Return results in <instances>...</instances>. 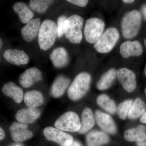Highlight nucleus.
I'll return each mask as SVG.
<instances>
[{
	"instance_id": "5701e85b",
	"label": "nucleus",
	"mask_w": 146,
	"mask_h": 146,
	"mask_svg": "<svg viewBox=\"0 0 146 146\" xmlns=\"http://www.w3.org/2000/svg\"><path fill=\"white\" fill-rule=\"evenodd\" d=\"M24 101L28 108H35L43 104L44 98L40 91L32 90L25 94Z\"/></svg>"
},
{
	"instance_id": "4468645a",
	"label": "nucleus",
	"mask_w": 146,
	"mask_h": 146,
	"mask_svg": "<svg viewBox=\"0 0 146 146\" xmlns=\"http://www.w3.org/2000/svg\"><path fill=\"white\" fill-rule=\"evenodd\" d=\"M4 58L9 63L16 65H26L29 61V57L23 50L9 49L3 54Z\"/></svg>"
},
{
	"instance_id": "0eeeda50",
	"label": "nucleus",
	"mask_w": 146,
	"mask_h": 146,
	"mask_svg": "<svg viewBox=\"0 0 146 146\" xmlns=\"http://www.w3.org/2000/svg\"><path fill=\"white\" fill-rule=\"evenodd\" d=\"M105 27L104 22L100 18H91L85 23L84 35L86 42L95 44L103 33Z\"/></svg>"
},
{
	"instance_id": "423d86ee",
	"label": "nucleus",
	"mask_w": 146,
	"mask_h": 146,
	"mask_svg": "<svg viewBox=\"0 0 146 146\" xmlns=\"http://www.w3.org/2000/svg\"><path fill=\"white\" fill-rule=\"evenodd\" d=\"M55 127L63 131L77 132L80 128V121L76 112L69 111L60 116L54 123Z\"/></svg>"
},
{
	"instance_id": "dca6fc26",
	"label": "nucleus",
	"mask_w": 146,
	"mask_h": 146,
	"mask_svg": "<svg viewBox=\"0 0 146 146\" xmlns=\"http://www.w3.org/2000/svg\"><path fill=\"white\" fill-rule=\"evenodd\" d=\"M41 112L38 108H23L17 111L15 118L19 122L31 124L41 116Z\"/></svg>"
},
{
	"instance_id": "20e7f679",
	"label": "nucleus",
	"mask_w": 146,
	"mask_h": 146,
	"mask_svg": "<svg viewBox=\"0 0 146 146\" xmlns=\"http://www.w3.org/2000/svg\"><path fill=\"white\" fill-rule=\"evenodd\" d=\"M83 24V18L76 14L72 15L66 19L64 23V34L71 43L78 44L81 42Z\"/></svg>"
},
{
	"instance_id": "2eb2a0df",
	"label": "nucleus",
	"mask_w": 146,
	"mask_h": 146,
	"mask_svg": "<svg viewBox=\"0 0 146 146\" xmlns=\"http://www.w3.org/2000/svg\"><path fill=\"white\" fill-rule=\"evenodd\" d=\"M41 23L40 18L33 19L22 28L21 34L26 42H31L37 36L41 26Z\"/></svg>"
},
{
	"instance_id": "c9c22d12",
	"label": "nucleus",
	"mask_w": 146,
	"mask_h": 146,
	"mask_svg": "<svg viewBox=\"0 0 146 146\" xmlns=\"http://www.w3.org/2000/svg\"><path fill=\"white\" fill-rule=\"evenodd\" d=\"M122 1L125 3L129 4L133 3L134 1H133V0H123Z\"/></svg>"
},
{
	"instance_id": "72a5a7b5",
	"label": "nucleus",
	"mask_w": 146,
	"mask_h": 146,
	"mask_svg": "<svg viewBox=\"0 0 146 146\" xmlns=\"http://www.w3.org/2000/svg\"><path fill=\"white\" fill-rule=\"evenodd\" d=\"M68 146H83L82 145L81 143H80V142H79L78 141H73V143H72V144L71 145H70Z\"/></svg>"
},
{
	"instance_id": "7ed1b4c3",
	"label": "nucleus",
	"mask_w": 146,
	"mask_h": 146,
	"mask_svg": "<svg viewBox=\"0 0 146 146\" xmlns=\"http://www.w3.org/2000/svg\"><path fill=\"white\" fill-rule=\"evenodd\" d=\"M57 36L56 24L54 21L46 20L40 26L38 35V43L40 48L47 50L52 46Z\"/></svg>"
},
{
	"instance_id": "ea45409f",
	"label": "nucleus",
	"mask_w": 146,
	"mask_h": 146,
	"mask_svg": "<svg viewBox=\"0 0 146 146\" xmlns=\"http://www.w3.org/2000/svg\"><path fill=\"white\" fill-rule=\"evenodd\" d=\"M145 92L146 94V88H145Z\"/></svg>"
},
{
	"instance_id": "2f4dec72",
	"label": "nucleus",
	"mask_w": 146,
	"mask_h": 146,
	"mask_svg": "<svg viewBox=\"0 0 146 146\" xmlns=\"http://www.w3.org/2000/svg\"><path fill=\"white\" fill-rule=\"evenodd\" d=\"M5 137V133L3 129L0 127V141L3 140Z\"/></svg>"
},
{
	"instance_id": "e433bc0d",
	"label": "nucleus",
	"mask_w": 146,
	"mask_h": 146,
	"mask_svg": "<svg viewBox=\"0 0 146 146\" xmlns=\"http://www.w3.org/2000/svg\"><path fill=\"white\" fill-rule=\"evenodd\" d=\"M3 42L2 40L0 37V52H1V49L2 47L3 46ZM0 60H1V56H0Z\"/></svg>"
},
{
	"instance_id": "cd10ccee",
	"label": "nucleus",
	"mask_w": 146,
	"mask_h": 146,
	"mask_svg": "<svg viewBox=\"0 0 146 146\" xmlns=\"http://www.w3.org/2000/svg\"><path fill=\"white\" fill-rule=\"evenodd\" d=\"M54 2L51 0H31L30 1V8L37 13H45L51 5Z\"/></svg>"
},
{
	"instance_id": "bb28decb",
	"label": "nucleus",
	"mask_w": 146,
	"mask_h": 146,
	"mask_svg": "<svg viewBox=\"0 0 146 146\" xmlns=\"http://www.w3.org/2000/svg\"><path fill=\"white\" fill-rule=\"evenodd\" d=\"M97 102L100 107L110 114H115L117 111L115 102L106 94L99 95L97 98Z\"/></svg>"
},
{
	"instance_id": "f8f14e48",
	"label": "nucleus",
	"mask_w": 146,
	"mask_h": 146,
	"mask_svg": "<svg viewBox=\"0 0 146 146\" xmlns=\"http://www.w3.org/2000/svg\"><path fill=\"white\" fill-rule=\"evenodd\" d=\"M42 77V72L36 68H31L26 70L21 74L19 82L24 88L31 87L35 83L40 81Z\"/></svg>"
},
{
	"instance_id": "f3484780",
	"label": "nucleus",
	"mask_w": 146,
	"mask_h": 146,
	"mask_svg": "<svg viewBox=\"0 0 146 146\" xmlns=\"http://www.w3.org/2000/svg\"><path fill=\"white\" fill-rule=\"evenodd\" d=\"M70 83V80L63 75L58 76L55 79L50 89V94L53 97L58 98L65 93Z\"/></svg>"
},
{
	"instance_id": "a878e982",
	"label": "nucleus",
	"mask_w": 146,
	"mask_h": 146,
	"mask_svg": "<svg viewBox=\"0 0 146 146\" xmlns=\"http://www.w3.org/2000/svg\"><path fill=\"white\" fill-rule=\"evenodd\" d=\"M146 108L145 102L140 98H137L131 106L128 113V117L131 119H137L145 112Z\"/></svg>"
},
{
	"instance_id": "a211bd4d",
	"label": "nucleus",
	"mask_w": 146,
	"mask_h": 146,
	"mask_svg": "<svg viewBox=\"0 0 146 146\" xmlns=\"http://www.w3.org/2000/svg\"><path fill=\"white\" fill-rule=\"evenodd\" d=\"M1 91L5 96L11 98L17 103H21L23 99V89L12 82L5 84L2 87Z\"/></svg>"
},
{
	"instance_id": "4be33fe9",
	"label": "nucleus",
	"mask_w": 146,
	"mask_h": 146,
	"mask_svg": "<svg viewBox=\"0 0 146 146\" xmlns=\"http://www.w3.org/2000/svg\"><path fill=\"white\" fill-rule=\"evenodd\" d=\"M146 130L145 125H139L126 131L124 136L126 140L129 142H142L146 140Z\"/></svg>"
},
{
	"instance_id": "aec40b11",
	"label": "nucleus",
	"mask_w": 146,
	"mask_h": 146,
	"mask_svg": "<svg viewBox=\"0 0 146 146\" xmlns=\"http://www.w3.org/2000/svg\"><path fill=\"white\" fill-rule=\"evenodd\" d=\"M50 58L55 67L61 68L68 65L69 57L67 50L63 47L55 49L50 55Z\"/></svg>"
},
{
	"instance_id": "f704fd0d",
	"label": "nucleus",
	"mask_w": 146,
	"mask_h": 146,
	"mask_svg": "<svg viewBox=\"0 0 146 146\" xmlns=\"http://www.w3.org/2000/svg\"><path fill=\"white\" fill-rule=\"evenodd\" d=\"M137 145L138 146H146V141L138 142L137 143Z\"/></svg>"
},
{
	"instance_id": "b1692460",
	"label": "nucleus",
	"mask_w": 146,
	"mask_h": 146,
	"mask_svg": "<svg viewBox=\"0 0 146 146\" xmlns=\"http://www.w3.org/2000/svg\"><path fill=\"white\" fill-rule=\"evenodd\" d=\"M13 8L23 23H27L34 17V14L32 11L25 3H16L13 5Z\"/></svg>"
},
{
	"instance_id": "f03ea898",
	"label": "nucleus",
	"mask_w": 146,
	"mask_h": 146,
	"mask_svg": "<svg viewBox=\"0 0 146 146\" xmlns=\"http://www.w3.org/2000/svg\"><path fill=\"white\" fill-rule=\"evenodd\" d=\"M142 17L137 10H133L125 14L121 22L122 33L125 39L136 36L141 28Z\"/></svg>"
},
{
	"instance_id": "6e6552de",
	"label": "nucleus",
	"mask_w": 146,
	"mask_h": 146,
	"mask_svg": "<svg viewBox=\"0 0 146 146\" xmlns=\"http://www.w3.org/2000/svg\"><path fill=\"white\" fill-rule=\"evenodd\" d=\"M44 134L47 140L62 146L70 145L74 141L72 136L56 128L48 127L44 130Z\"/></svg>"
},
{
	"instance_id": "473e14b6",
	"label": "nucleus",
	"mask_w": 146,
	"mask_h": 146,
	"mask_svg": "<svg viewBox=\"0 0 146 146\" xmlns=\"http://www.w3.org/2000/svg\"><path fill=\"white\" fill-rule=\"evenodd\" d=\"M140 121H141V123L146 124V111L144 112V114L142 115V116L141 118V119H140Z\"/></svg>"
},
{
	"instance_id": "58836bf2",
	"label": "nucleus",
	"mask_w": 146,
	"mask_h": 146,
	"mask_svg": "<svg viewBox=\"0 0 146 146\" xmlns=\"http://www.w3.org/2000/svg\"><path fill=\"white\" fill-rule=\"evenodd\" d=\"M145 76H146V65L145 68Z\"/></svg>"
},
{
	"instance_id": "39448f33",
	"label": "nucleus",
	"mask_w": 146,
	"mask_h": 146,
	"mask_svg": "<svg viewBox=\"0 0 146 146\" xmlns=\"http://www.w3.org/2000/svg\"><path fill=\"white\" fill-rule=\"evenodd\" d=\"M119 37V33L117 29L110 27L102 33L95 43L94 48L100 53L110 52L115 46Z\"/></svg>"
},
{
	"instance_id": "c85d7f7f",
	"label": "nucleus",
	"mask_w": 146,
	"mask_h": 146,
	"mask_svg": "<svg viewBox=\"0 0 146 146\" xmlns=\"http://www.w3.org/2000/svg\"><path fill=\"white\" fill-rule=\"evenodd\" d=\"M133 101L132 100H126L121 103L117 108V113L119 117L121 119L125 120L127 116Z\"/></svg>"
},
{
	"instance_id": "9b49d317",
	"label": "nucleus",
	"mask_w": 146,
	"mask_h": 146,
	"mask_svg": "<svg viewBox=\"0 0 146 146\" xmlns=\"http://www.w3.org/2000/svg\"><path fill=\"white\" fill-rule=\"evenodd\" d=\"M95 117L97 124L103 130L112 134L116 133L117 126L110 115L97 110L95 112Z\"/></svg>"
},
{
	"instance_id": "7c9ffc66",
	"label": "nucleus",
	"mask_w": 146,
	"mask_h": 146,
	"mask_svg": "<svg viewBox=\"0 0 146 146\" xmlns=\"http://www.w3.org/2000/svg\"><path fill=\"white\" fill-rule=\"evenodd\" d=\"M67 1L80 7H85L89 3L87 0H68Z\"/></svg>"
},
{
	"instance_id": "6ab92c4d",
	"label": "nucleus",
	"mask_w": 146,
	"mask_h": 146,
	"mask_svg": "<svg viewBox=\"0 0 146 146\" xmlns=\"http://www.w3.org/2000/svg\"><path fill=\"white\" fill-rule=\"evenodd\" d=\"M86 140L88 146H101L108 143L110 139L108 135L103 131L94 130L88 132Z\"/></svg>"
},
{
	"instance_id": "a19ab883",
	"label": "nucleus",
	"mask_w": 146,
	"mask_h": 146,
	"mask_svg": "<svg viewBox=\"0 0 146 146\" xmlns=\"http://www.w3.org/2000/svg\"><path fill=\"white\" fill-rule=\"evenodd\" d=\"M21 146V145H17V146Z\"/></svg>"
},
{
	"instance_id": "c756f323",
	"label": "nucleus",
	"mask_w": 146,
	"mask_h": 146,
	"mask_svg": "<svg viewBox=\"0 0 146 146\" xmlns=\"http://www.w3.org/2000/svg\"><path fill=\"white\" fill-rule=\"evenodd\" d=\"M67 18V17L64 15L59 16L58 18L56 26H57V37L58 38L62 37L64 34V23Z\"/></svg>"
},
{
	"instance_id": "f257e3e1",
	"label": "nucleus",
	"mask_w": 146,
	"mask_h": 146,
	"mask_svg": "<svg viewBox=\"0 0 146 146\" xmlns=\"http://www.w3.org/2000/svg\"><path fill=\"white\" fill-rule=\"evenodd\" d=\"M91 77L89 73H79L74 79L68 91V98L72 101H77L87 93L90 88Z\"/></svg>"
},
{
	"instance_id": "412c9836",
	"label": "nucleus",
	"mask_w": 146,
	"mask_h": 146,
	"mask_svg": "<svg viewBox=\"0 0 146 146\" xmlns=\"http://www.w3.org/2000/svg\"><path fill=\"white\" fill-rule=\"evenodd\" d=\"M96 123V118L92 110L89 108L84 109L81 116L80 128L79 133L83 134L88 132L94 127Z\"/></svg>"
},
{
	"instance_id": "4c0bfd02",
	"label": "nucleus",
	"mask_w": 146,
	"mask_h": 146,
	"mask_svg": "<svg viewBox=\"0 0 146 146\" xmlns=\"http://www.w3.org/2000/svg\"><path fill=\"white\" fill-rule=\"evenodd\" d=\"M144 44H145V46L146 47V38L145 39V41H144Z\"/></svg>"
},
{
	"instance_id": "9d476101",
	"label": "nucleus",
	"mask_w": 146,
	"mask_h": 146,
	"mask_svg": "<svg viewBox=\"0 0 146 146\" xmlns=\"http://www.w3.org/2000/svg\"><path fill=\"white\" fill-rule=\"evenodd\" d=\"M11 136L13 141L22 142L32 138L33 133L28 129L27 124L20 122H13L9 127Z\"/></svg>"
},
{
	"instance_id": "393cba45",
	"label": "nucleus",
	"mask_w": 146,
	"mask_h": 146,
	"mask_svg": "<svg viewBox=\"0 0 146 146\" xmlns=\"http://www.w3.org/2000/svg\"><path fill=\"white\" fill-rule=\"evenodd\" d=\"M117 76V70L111 68L103 74L97 84V87L101 91L106 90L112 85Z\"/></svg>"
},
{
	"instance_id": "ddd939ff",
	"label": "nucleus",
	"mask_w": 146,
	"mask_h": 146,
	"mask_svg": "<svg viewBox=\"0 0 146 146\" xmlns=\"http://www.w3.org/2000/svg\"><path fill=\"white\" fill-rule=\"evenodd\" d=\"M120 52L121 56L125 58L140 56L143 54V46L139 41H126L121 45Z\"/></svg>"
},
{
	"instance_id": "1a4fd4ad",
	"label": "nucleus",
	"mask_w": 146,
	"mask_h": 146,
	"mask_svg": "<svg viewBox=\"0 0 146 146\" xmlns=\"http://www.w3.org/2000/svg\"><path fill=\"white\" fill-rule=\"evenodd\" d=\"M117 76L123 88L129 93L135 91L137 86L136 76L133 71L126 68L117 71Z\"/></svg>"
}]
</instances>
